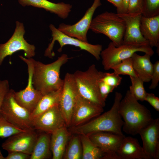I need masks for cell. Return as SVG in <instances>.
I'll use <instances>...</instances> for the list:
<instances>
[{
  "instance_id": "1",
  "label": "cell",
  "mask_w": 159,
  "mask_h": 159,
  "mask_svg": "<svg viewBox=\"0 0 159 159\" xmlns=\"http://www.w3.org/2000/svg\"><path fill=\"white\" fill-rule=\"evenodd\" d=\"M122 98L120 92H116L113 104L109 110L87 122L71 127L69 131L76 134L87 136L99 132L124 135L122 130L124 122L119 112V105Z\"/></svg>"
},
{
  "instance_id": "2",
  "label": "cell",
  "mask_w": 159,
  "mask_h": 159,
  "mask_svg": "<svg viewBox=\"0 0 159 159\" xmlns=\"http://www.w3.org/2000/svg\"><path fill=\"white\" fill-rule=\"evenodd\" d=\"M119 112L124 122L123 131L132 135L138 134L153 119L150 111L140 103L129 90L120 102Z\"/></svg>"
},
{
  "instance_id": "3",
  "label": "cell",
  "mask_w": 159,
  "mask_h": 159,
  "mask_svg": "<svg viewBox=\"0 0 159 159\" xmlns=\"http://www.w3.org/2000/svg\"><path fill=\"white\" fill-rule=\"evenodd\" d=\"M69 59L64 54L55 61L47 64L34 59L32 82L34 88L42 95L62 88L64 80L60 77V69Z\"/></svg>"
},
{
  "instance_id": "4",
  "label": "cell",
  "mask_w": 159,
  "mask_h": 159,
  "mask_svg": "<svg viewBox=\"0 0 159 159\" xmlns=\"http://www.w3.org/2000/svg\"><path fill=\"white\" fill-rule=\"evenodd\" d=\"M104 74L97 70L94 64L85 71L77 70L73 74L80 95L103 107L105 102L101 96L99 83Z\"/></svg>"
},
{
  "instance_id": "5",
  "label": "cell",
  "mask_w": 159,
  "mask_h": 159,
  "mask_svg": "<svg viewBox=\"0 0 159 159\" xmlns=\"http://www.w3.org/2000/svg\"><path fill=\"white\" fill-rule=\"evenodd\" d=\"M125 29L124 20L117 13L106 11L92 19L89 29L107 37L118 47L122 44Z\"/></svg>"
},
{
  "instance_id": "6",
  "label": "cell",
  "mask_w": 159,
  "mask_h": 159,
  "mask_svg": "<svg viewBox=\"0 0 159 159\" xmlns=\"http://www.w3.org/2000/svg\"><path fill=\"white\" fill-rule=\"evenodd\" d=\"M138 52L147 53L151 56L154 54V51L150 45L122 44L116 47L111 42L101 53L103 68L106 70H109Z\"/></svg>"
},
{
  "instance_id": "7",
  "label": "cell",
  "mask_w": 159,
  "mask_h": 159,
  "mask_svg": "<svg viewBox=\"0 0 159 159\" xmlns=\"http://www.w3.org/2000/svg\"><path fill=\"white\" fill-rule=\"evenodd\" d=\"M15 92L13 90L10 89L7 93L0 109V114L9 122L19 129L24 130L34 129L30 120V114L16 102Z\"/></svg>"
},
{
  "instance_id": "8",
  "label": "cell",
  "mask_w": 159,
  "mask_h": 159,
  "mask_svg": "<svg viewBox=\"0 0 159 159\" xmlns=\"http://www.w3.org/2000/svg\"><path fill=\"white\" fill-rule=\"evenodd\" d=\"M49 27L52 33V40L44 52L45 56L52 59L55 55L53 51L55 42L57 41L60 45L58 51L61 52L62 48L67 45H72L79 47L80 50L86 51L93 55L97 61L100 59V54L102 50L101 44H92L88 42L81 41L77 38L69 36L55 27L54 25L50 24Z\"/></svg>"
},
{
  "instance_id": "9",
  "label": "cell",
  "mask_w": 159,
  "mask_h": 159,
  "mask_svg": "<svg viewBox=\"0 0 159 159\" xmlns=\"http://www.w3.org/2000/svg\"><path fill=\"white\" fill-rule=\"evenodd\" d=\"M14 32L10 38L6 43L0 44V66L5 58L20 50L24 52V56L29 59L35 54L34 45L28 43L24 38L25 33L23 23L17 21Z\"/></svg>"
},
{
  "instance_id": "10",
  "label": "cell",
  "mask_w": 159,
  "mask_h": 159,
  "mask_svg": "<svg viewBox=\"0 0 159 159\" xmlns=\"http://www.w3.org/2000/svg\"><path fill=\"white\" fill-rule=\"evenodd\" d=\"M19 57L27 65L28 83L24 89L15 92L14 97L17 103L31 114L43 95L39 91L34 88L32 84L34 59L32 58L26 59L21 55H19Z\"/></svg>"
},
{
  "instance_id": "11",
  "label": "cell",
  "mask_w": 159,
  "mask_h": 159,
  "mask_svg": "<svg viewBox=\"0 0 159 159\" xmlns=\"http://www.w3.org/2000/svg\"><path fill=\"white\" fill-rule=\"evenodd\" d=\"M79 95L73 74L67 73L64 79L59 106L67 128L69 127L73 110Z\"/></svg>"
},
{
  "instance_id": "12",
  "label": "cell",
  "mask_w": 159,
  "mask_h": 159,
  "mask_svg": "<svg viewBox=\"0 0 159 159\" xmlns=\"http://www.w3.org/2000/svg\"><path fill=\"white\" fill-rule=\"evenodd\" d=\"M31 121L34 129L51 134L59 129L67 127L59 105L52 107Z\"/></svg>"
},
{
  "instance_id": "13",
  "label": "cell",
  "mask_w": 159,
  "mask_h": 159,
  "mask_svg": "<svg viewBox=\"0 0 159 159\" xmlns=\"http://www.w3.org/2000/svg\"><path fill=\"white\" fill-rule=\"evenodd\" d=\"M101 5L100 0H94L92 5L88 9L83 17L73 25L61 23L57 29L69 36L88 42L87 34L93 15L96 9Z\"/></svg>"
},
{
  "instance_id": "14",
  "label": "cell",
  "mask_w": 159,
  "mask_h": 159,
  "mask_svg": "<svg viewBox=\"0 0 159 159\" xmlns=\"http://www.w3.org/2000/svg\"><path fill=\"white\" fill-rule=\"evenodd\" d=\"M35 130H25L8 137L2 144V149L8 153L18 151L31 155L39 135Z\"/></svg>"
},
{
  "instance_id": "15",
  "label": "cell",
  "mask_w": 159,
  "mask_h": 159,
  "mask_svg": "<svg viewBox=\"0 0 159 159\" xmlns=\"http://www.w3.org/2000/svg\"><path fill=\"white\" fill-rule=\"evenodd\" d=\"M103 107L82 97L79 95L72 114L69 127L81 125L100 115Z\"/></svg>"
},
{
  "instance_id": "16",
  "label": "cell",
  "mask_w": 159,
  "mask_h": 159,
  "mask_svg": "<svg viewBox=\"0 0 159 159\" xmlns=\"http://www.w3.org/2000/svg\"><path fill=\"white\" fill-rule=\"evenodd\" d=\"M88 136L104 153V159H118L116 153L125 135L109 132H99L92 133Z\"/></svg>"
},
{
  "instance_id": "17",
  "label": "cell",
  "mask_w": 159,
  "mask_h": 159,
  "mask_svg": "<svg viewBox=\"0 0 159 159\" xmlns=\"http://www.w3.org/2000/svg\"><path fill=\"white\" fill-rule=\"evenodd\" d=\"M143 142L142 148L147 159L159 158V119H153L139 133Z\"/></svg>"
},
{
  "instance_id": "18",
  "label": "cell",
  "mask_w": 159,
  "mask_h": 159,
  "mask_svg": "<svg viewBox=\"0 0 159 159\" xmlns=\"http://www.w3.org/2000/svg\"><path fill=\"white\" fill-rule=\"evenodd\" d=\"M118 14L124 20L125 24L122 44L150 45L140 32V26L142 14L126 13Z\"/></svg>"
},
{
  "instance_id": "19",
  "label": "cell",
  "mask_w": 159,
  "mask_h": 159,
  "mask_svg": "<svg viewBox=\"0 0 159 159\" xmlns=\"http://www.w3.org/2000/svg\"><path fill=\"white\" fill-rule=\"evenodd\" d=\"M18 2L23 6H32L43 9L62 19L67 18L72 8L69 4L63 2L55 3L47 0H18Z\"/></svg>"
},
{
  "instance_id": "20",
  "label": "cell",
  "mask_w": 159,
  "mask_h": 159,
  "mask_svg": "<svg viewBox=\"0 0 159 159\" xmlns=\"http://www.w3.org/2000/svg\"><path fill=\"white\" fill-rule=\"evenodd\" d=\"M140 27L142 35L148 42L150 47H159V15L151 17L142 15Z\"/></svg>"
},
{
  "instance_id": "21",
  "label": "cell",
  "mask_w": 159,
  "mask_h": 159,
  "mask_svg": "<svg viewBox=\"0 0 159 159\" xmlns=\"http://www.w3.org/2000/svg\"><path fill=\"white\" fill-rule=\"evenodd\" d=\"M118 159H147L137 139L125 136L117 150Z\"/></svg>"
},
{
  "instance_id": "22",
  "label": "cell",
  "mask_w": 159,
  "mask_h": 159,
  "mask_svg": "<svg viewBox=\"0 0 159 159\" xmlns=\"http://www.w3.org/2000/svg\"><path fill=\"white\" fill-rule=\"evenodd\" d=\"M151 57L147 53L141 56L136 52L131 57L133 68L136 75L144 82L151 81L153 68V64L150 60Z\"/></svg>"
},
{
  "instance_id": "23",
  "label": "cell",
  "mask_w": 159,
  "mask_h": 159,
  "mask_svg": "<svg viewBox=\"0 0 159 159\" xmlns=\"http://www.w3.org/2000/svg\"><path fill=\"white\" fill-rule=\"evenodd\" d=\"M67 127L59 129L51 134L50 148L53 159L63 158L68 139L71 135Z\"/></svg>"
},
{
  "instance_id": "24",
  "label": "cell",
  "mask_w": 159,
  "mask_h": 159,
  "mask_svg": "<svg viewBox=\"0 0 159 159\" xmlns=\"http://www.w3.org/2000/svg\"><path fill=\"white\" fill-rule=\"evenodd\" d=\"M62 89V87L42 96L30 114L31 120L52 107L59 105Z\"/></svg>"
},
{
  "instance_id": "25",
  "label": "cell",
  "mask_w": 159,
  "mask_h": 159,
  "mask_svg": "<svg viewBox=\"0 0 159 159\" xmlns=\"http://www.w3.org/2000/svg\"><path fill=\"white\" fill-rule=\"evenodd\" d=\"M51 134L44 132L38 135L30 159H44L49 157Z\"/></svg>"
},
{
  "instance_id": "26",
  "label": "cell",
  "mask_w": 159,
  "mask_h": 159,
  "mask_svg": "<svg viewBox=\"0 0 159 159\" xmlns=\"http://www.w3.org/2000/svg\"><path fill=\"white\" fill-rule=\"evenodd\" d=\"M82 149V159H102L105 154L91 140L88 136L79 135Z\"/></svg>"
},
{
  "instance_id": "27",
  "label": "cell",
  "mask_w": 159,
  "mask_h": 159,
  "mask_svg": "<svg viewBox=\"0 0 159 159\" xmlns=\"http://www.w3.org/2000/svg\"><path fill=\"white\" fill-rule=\"evenodd\" d=\"M74 136L70 138L63 158L65 159H82V149L80 136Z\"/></svg>"
},
{
  "instance_id": "28",
  "label": "cell",
  "mask_w": 159,
  "mask_h": 159,
  "mask_svg": "<svg viewBox=\"0 0 159 159\" xmlns=\"http://www.w3.org/2000/svg\"><path fill=\"white\" fill-rule=\"evenodd\" d=\"M130 77L131 85L129 87V91L138 101H145L147 92L144 87V82L137 77Z\"/></svg>"
},
{
  "instance_id": "29",
  "label": "cell",
  "mask_w": 159,
  "mask_h": 159,
  "mask_svg": "<svg viewBox=\"0 0 159 159\" xmlns=\"http://www.w3.org/2000/svg\"><path fill=\"white\" fill-rule=\"evenodd\" d=\"M114 72L120 75H127L130 77H137L134 70L131 57L122 61L120 63L113 67Z\"/></svg>"
},
{
  "instance_id": "30",
  "label": "cell",
  "mask_w": 159,
  "mask_h": 159,
  "mask_svg": "<svg viewBox=\"0 0 159 159\" xmlns=\"http://www.w3.org/2000/svg\"><path fill=\"white\" fill-rule=\"evenodd\" d=\"M26 130L19 129L7 121L0 114V138H8L17 133Z\"/></svg>"
},
{
  "instance_id": "31",
  "label": "cell",
  "mask_w": 159,
  "mask_h": 159,
  "mask_svg": "<svg viewBox=\"0 0 159 159\" xmlns=\"http://www.w3.org/2000/svg\"><path fill=\"white\" fill-rule=\"evenodd\" d=\"M159 15V0H144L143 11L142 15L151 17Z\"/></svg>"
},
{
  "instance_id": "32",
  "label": "cell",
  "mask_w": 159,
  "mask_h": 159,
  "mask_svg": "<svg viewBox=\"0 0 159 159\" xmlns=\"http://www.w3.org/2000/svg\"><path fill=\"white\" fill-rule=\"evenodd\" d=\"M122 79L120 75L114 72L112 73L104 72L101 80L116 88L120 85Z\"/></svg>"
},
{
  "instance_id": "33",
  "label": "cell",
  "mask_w": 159,
  "mask_h": 159,
  "mask_svg": "<svg viewBox=\"0 0 159 159\" xmlns=\"http://www.w3.org/2000/svg\"><path fill=\"white\" fill-rule=\"evenodd\" d=\"M143 9L144 0H130L127 13L142 15Z\"/></svg>"
},
{
  "instance_id": "34",
  "label": "cell",
  "mask_w": 159,
  "mask_h": 159,
  "mask_svg": "<svg viewBox=\"0 0 159 159\" xmlns=\"http://www.w3.org/2000/svg\"><path fill=\"white\" fill-rule=\"evenodd\" d=\"M153 71L151 78V83L149 87L150 89H154L158 86L159 81V61L153 64Z\"/></svg>"
},
{
  "instance_id": "35",
  "label": "cell",
  "mask_w": 159,
  "mask_h": 159,
  "mask_svg": "<svg viewBox=\"0 0 159 159\" xmlns=\"http://www.w3.org/2000/svg\"><path fill=\"white\" fill-rule=\"evenodd\" d=\"M115 88L101 80L99 83L100 93L102 99L105 101L109 94L112 92Z\"/></svg>"
},
{
  "instance_id": "36",
  "label": "cell",
  "mask_w": 159,
  "mask_h": 159,
  "mask_svg": "<svg viewBox=\"0 0 159 159\" xmlns=\"http://www.w3.org/2000/svg\"><path fill=\"white\" fill-rule=\"evenodd\" d=\"M9 90L8 81L0 80V110L5 96Z\"/></svg>"
},
{
  "instance_id": "37",
  "label": "cell",
  "mask_w": 159,
  "mask_h": 159,
  "mask_svg": "<svg viewBox=\"0 0 159 159\" xmlns=\"http://www.w3.org/2000/svg\"><path fill=\"white\" fill-rule=\"evenodd\" d=\"M145 101L148 102L157 111H159V98L154 94L147 92Z\"/></svg>"
},
{
  "instance_id": "38",
  "label": "cell",
  "mask_w": 159,
  "mask_h": 159,
  "mask_svg": "<svg viewBox=\"0 0 159 159\" xmlns=\"http://www.w3.org/2000/svg\"><path fill=\"white\" fill-rule=\"evenodd\" d=\"M31 155L21 152L14 151L8 153L5 159H30Z\"/></svg>"
},
{
  "instance_id": "39",
  "label": "cell",
  "mask_w": 159,
  "mask_h": 159,
  "mask_svg": "<svg viewBox=\"0 0 159 159\" xmlns=\"http://www.w3.org/2000/svg\"><path fill=\"white\" fill-rule=\"evenodd\" d=\"M129 0H122L121 7L120 9L117 12V14H121L127 13Z\"/></svg>"
},
{
  "instance_id": "40",
  "label": "cell",
  "mask_w": 159,
  "mask_h": 159,
  "mask_svg": "<svg viewBox=\"0 0 159 159\" xmlns=\"http://www.w3.org/2000/svg\"><path fill=\"white\" fill-rule=\"evenodd\" d=\"M115 6L117 8V12L120 9L122 5V0H107Z\"/></svg>"
},
{
  "instance_id": "41",
  "label": "cell",
  "mask_w": 159,
  "mask_h": 159,
  "mask_svg": "<svg viewBox=\"0 0 159 159\" xmlns=\"http://www.w3.org/2000/svg\"><path fill=\"white\" fill-rule=\"evenodd\" d=\"M0 159H5V157L3 156L0 150Z\"/></svg>"
}]
</instances>
